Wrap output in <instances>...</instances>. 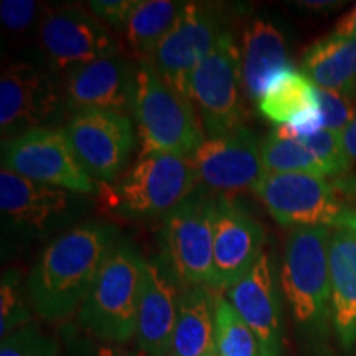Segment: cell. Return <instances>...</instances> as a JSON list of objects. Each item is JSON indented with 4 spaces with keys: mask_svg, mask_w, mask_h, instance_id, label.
<instances>
[{
    "mask_svg": "<svg viewBox=\"0 0 356 356\" xmlns=\"http://www.w3.org/2000/svg\"><path fill=\"white\" fill-rule=\"evenodd\" d=\"M115 234L114 226L89 221L43 249L29 279L30 300L40 317L60 320L79 310L115 246Z\"/></svg>",
    "mask_w": 356,
    "mask_h": 356,
    "instance_id": "6da1fadb",
    "label": "cell"
},
{
    "mask_svg": "<svg viewBox=\"0 0 356 356\" xmlns=\"http://www.w3.org/2000/svg\"><path fill=\"white\" fill-rule=\"evenodd\" d=\"M132 114L140 139V157L173 154L193 157L204 140V129L188 97L160 78L149 60L137 66Z\"/></svg>",
    "mask_w": 356,
    "mask_h": 356,
    "instance_id": "7a4b0ae2",
    "label": "cell"
},
{
    "mask_svg": "<svg viewBox=\"0 0 356 356\" xmlns=\"http://www.w3.org/2000/svg\"><path fill=\"white\" fill-rule=\"evenodd\" d=\"M330 228H297L289 234L280 286L292 317L310 335L327 332L330 312Z\"/></svg>",
    "mask_w": 356,
    "mask_h": 356,
    "instance_id": "3957f363",
    "label": "cell"
},
{
    "mask_svg": "<svg viewBox=\"0 0 356 356\" xmlns=\"http://www.w3.org/2000/svg\"><path fill=\"white\" fill-rule=\"evenodd\" d=\"M145 264L131 244H115L79 307V322L86 330L114 343L136 337Z\"/></svg>",
    "mask_w": 356,
    "mask_h": 356,
    "instance_id": "277c9868",
    "label": "cell"
},
{
    "mask_svg": "<svg viewBox=\"0 0 356 356\" xmlns=\"http://www.w3.org/2000/svg\"><path fill=\"white\" fill-rule=\"evenodd\" d=\"M191 157L173 154L142 155L113 191L111 207L124 216H157L175 210L198 190Z\"/></svg>",
    "mask_w": 356,
    "mask_h": 356,
    "instance_id": "5b68a950",
    "label": "cell"
},
{
    "mask_svg": "<svg viewBox=\"0 0 356 356\" xmlns=\"http://www.w3.org/2000/svg\"><path fill=\"white\" fill-rule=\"evenodd\" d=\"M241 51L229 32L195 68L188 83V97L197 106L208 137H220L241 129L244 121Z\"/></svg>",
    "mask_w": 356,
    "mask_h": 356,
    "instance_id": "8992f818",
    "label": "cell"
},
{
    "mask_svg": "<svg viewBox=\"0 0 356 356\" xmlns=\"http://www.w3.org/2000/svg\"><path fill=\"white\" fill-rule=\"evenodd\" d=\"M216 197L198 188L165 218V264L186 287H211Z\"/></svg>",
    "mask_w": 356,
    "mask_h": 356,
    "instance_id": "52a82bcc",
    "label": "cell"
},
{
    "mask_svg": "<svg viewBox=\"0 0 356 356\" xmlns=\"http://www.w3.org/2000/svg\"><path fill=\"white\" fill-rule=\"evenodd\" d=\"M2 168L74 193L97 190L95 178L79 163L63 129L42 127L2 140Z\"/></svg>",
    "mask_w": 356,
    "mask_h": 356,
    "instance_id": "ba28073f",
    "label": "cell"
},
{
    "mask_svg": "<svg viewBox=\"0 0 356 356\" xmlns=\"http://www.w3.org/2000/svg\"><path fill=\"white\" fill-rule=\"evenodd\" d=\"M252 191L284 228H335L348 210L333 184L310 173H266Z\"/></svg>",
    "mask_w": 356,
    "mask_h": 356,
    "instance_id": "9c48e42d",
    "label": "cell"
},
{
    "mask_svg": "<svg viewBox=\"0 0 356 356\" xmlns=\"http://www.w3.org/2000/svg\"><path fill=\"white\" fill-rule=\"evenodd\" d=\"M38 43L53 70L70 73L121 53V43L108 25L84 8L73 6L44 13L40 22Z\"/></svg>",
    "mask_w": 356,
    "mask_h": 356,
    "instance_id": "30bf717a",
    "label": "cell"
},
{
    "mask_svg": "<svg viewBox=\"0 0 356 356\" xmlns=\"http://www.w3.org/2000/svg\"><path fill=\"white\" fill-rule=\"evenodd\" d=\"M225 32L216 7L186 2L149 61L168 86L188 97L191 73L210 55Z\"/></svg>",
    "mask_w": 356,
    "mask_h": 356,
    "instance_id": "8fae6325",
    "label": "cell"
},
{
    "mask_svg": "<svg viewBox=\"0 0 356 356\" xmlns=\"http://www.w3.org/2000/svg\"><path fill=\"white\" fill-rule=\"evenodd\" d=\"M63 131L84 170L99 181H113L136 145L131 118L118 111H78Z\"/></svg>",
    "mask_w": 356,
    "mask_h": 356,
    "instance_id": "7c38bea8",
    "label": "cell"
},
{
    "mask_svg": "<svg viewBox=\"0 0 356 356\" xmlns=\"http://www.w3.org/2000/svg\"><path fill=\"white\" fill-rule=\"evenodd\" d=\"M266 231L241 203L229 195L216 197L213 291H229L264 252Z\"/></svg>",
    "mask_w": 356,
    "mask_h": 356,
    "instance_id": "4fadbf2b",
    "label": "cell"
},
{
    "mask_svg": "<svg viewBox=\"0 0 356 356\" xmlns=\"http://www.w3.org/2000/svg\"><path fill=\"white\" fill-rule=\"evenodd\" d=\"M200 185L221 195L252 190L266 175L261 145L249 129L208 137L191 157Z\"/></svg>",
    "mask_w": 356,
    "mask_h": 356,
    "instance_id": "5bb4252c",
    "label": "cell"
},
{
    "mask_svg": "<svg viewBox=\"0 0 356 356\" xmlns=\"http://www.w3.org/2000/svg\"><path fill=\"white\" fill-rule=\"evenodd\" d=\"M60 92L51 73L30 63L7 66L0 81V129L3 140L42 129L56 114Z\"/></svg>",
    "mask_w": 356,
    "mask_h": 356,
    "instance_id": "9a60e30c",
    "label": "cell"
},
{
    "mask_svg": "<svg viewBox=\"0 0 356 356\" xmlns=\"http://www.w3.org/2000/svg\"><path fill=\"white\" fill-rule=\"evenodd\" d=\"M226 293L231 305L256 335L261 345V356H280V299L269 252H262L252 269Z\"/></svg>",
    "mask_w": 356,
    "mask_h": 356,
    "instance_id": "2e32d148",
    "label": "cell"
},
{
    "mask_svg": "<svg viewBox=\"0 0 356 356\" xmlns=\"http://www.w3.org/2000/svg\"><path fill=\"white\" fill-rule=\"evenodd\" d=\"M175 275L162 261H147L136 338L140 356H170L178 314Z\"/></svg>",
    "mask_w": 356,
    "mask_h": 356,
    "instance_id": "e0dca14e",
    "label": "cell"
},
{
    "mask_svg": "<svg viewBox=\"0 0 356 356\" xmlns=\"http://www.w3.org/2000/svg\"><path fill=\"white\" fill-rule=\"evenodd\" d=\"M137 68L121 56L102 58L70 73L66 104L74 113L86 109H132Z\"/></svg>",
    "mask_w": 356,
    "mask_h": 356,
    "instance_id": "ac0fdd59",
    "label": "cell"
},
{
    "mask_svg": "<svg viewBox=\"0 0 356 356\" xmlns=\"http://www.w3.org/2000/svg\"><path fill=\"white\" fill-rule=\"evenodd\" d=\"M71 204V191L32 181L7 168L0 172V207L13 225L44 231L63 218Z\"/></svg>",
    "mask_w": 356,
    "mask_h": 356,
    "instance_id": "d6986e66",
    "label": "cell"
},
{
    "mask_svg": "<svg viewBox=\"0 0 356 356\" xmlns=\"http://www.w3.org/2000/svg\"><path fill=\"white\" fill-rule=\"evenodd\" d=\"M332 327L343 348L356 345V231L335 226L330 239Z\"/></svg>",
    "mask_w": 356,
    "mask_h": 356,
    "instance_id": "ffe728a7",
    "label": "cell"
},
{
    "mask_svg": "<svg viewBox=\"0 0 356 356\" xmlns=\"http://www.w3.org/2000/svg\"><path fill=\"white\" fill-rule=\"evenodd\" d=\"M291 68L284 33L273 22L256 19L246 26L241 44V71L249 101L264 97L279 74Z\"/></svg>",
    "mask_w": 356,
    "mask_h": 356,
    "instance_id": "44dd1931",
    "label": "cell"
},
{
    "mask_svg": "<svg viewBox=\"0 0 356 356\" xmlns=\"http://www.w3.org/2000/svg\"><path fill=\"white\" fill-rule=\"evenodd\" d=\"M302 71L317 88L355 95L356 38L328 35L305 51Z\"/></svg>",
    "mask_w": 356,
    "mask_h": 356,
    "instance_id": "7402d4cb",
    "label": "cell"
},
{
    "mask_svg": "<svg viewBox=\"0 0 356 356\" xmlns=\"http://www.w3.org/2000/svg\"><path fill=\"white\" fill-rule=\"evenodd\" d=\"M215 351L213 293L204 286L185 287L178 300L170 356H207Z\"/></svg>",
    "mask_w": 356,
    "mask_h": 356,
    "instance_id": "603a6c76",
    "label": "cell"
},
{
    "mask_svg": "<svg viewBox=\"0 0 356 356\" xmlns=\"http://www.w3.org/2000/svg\"><path fill=\"white\" fill-rule=\"evenodd\" d=\"M317 86L304 71L289 68L270 84L259 101V111L266 119L286 126L307 111L318 108Z\"/></svg>",
    "mask_w": 356,
    "mask_h": 356,
    "instance_id": "cb8c5ba5",
    "label": "cell"
},
{
    "mask_svg": "<svg viewBox=\"0 0 356 356\" xmlns=\"http://www.w3.org/2000/svg\"><path fill=\"white\" fill-rule=\"evenodd\" d=\"M185 3L170 0H139L129 17L126 37L140 60H150L167 37Z\"/></svg>",
    "mask_w": 356,
    "mask_h": 356,
    "instance_id": "d4e9b609",
    "label": "cell"
},
{
    "mask_svg": "<svg viewBox=\"0 0 356 356\" xmlns=\"http://www.w3.org/2000/svg\"><path fill=\"white\" fill-rule=\"evenodd\" d=\"M215 351L218 356H261V345L231 302L213 293Z\"/></svg>",
    "mask_w": 356,
    "mask_h": 356,
    "instance_id": "484cf974",
    "label": "cell"
},
{
    "mask_svg": "<svg viewBox=\"0 0 356 356\" xmlns=\"http://www.w3.org/2000/svg\"><path fill=\"white\" fill-rule=\"evenodd\" d=\"M261 159L266 173H310L325 177L318 160L299 140L284 139L273 132L261 144Z\"/></svg>",
    "mask_w": 356,
    "mask_h": 356,
    "instance_id": "4316f807",
    "label": "cell"
},
{
    "mask_svg": "<svg viewBox=\"0 0 356 356\" xmlns=\"http://www.w3.org/2000/svg\"><path fill=\"white\" fill-rule=\"evenodd\" d=\"M302 145L310 150L312 155L318 160L325 175L340 177L350 170L351 160L346 155L343 144H341V134L320 129V131L310 134V136L299 137Z\"/></svg>",
    "mask_w": 356,
    "mask_h": 356,
    "instance_id": "83f0119b",
    "label": "cell"
},
{
    "mask_svg": "<svg viewBox=\"0 0 356 356\" xmlns=\"http://www.w3.org/2000/svg\"><path fill=\"white\" fill-rule=\"evenodd\" d=\"M317 97L323 115V129L343 132L356 115L355 95L317 88Z\"/></svg>",
    "mask_w": 356,
    "mask_h": 356,
    "instance_id": "f1b7e54d",
    "label": "cell"
},
{
    "mask_svg": "<svg viewBox=\"0 0 356 356\" xmlns=\"http://www.w3.org/2000/svg\"><path fill=\"white\" fill-rule=\"evenodd\" d=\"M29 318L24 302L20 299V293L17 291V280L12 274H6L2 279L0 287V332L2 340L10 335L15 327H19Z\"/></svg>",
    "mask_w": 356,
    "mask_h": 356,
    "instance_id": "f546056e",
    "label": "cell"
},
{
    "mask_svg": "<svg viewBox=\"0 0 356 356\" xmlns=\"http://www.w3.org/2000/svg\"><path fill=\"white\" fill-rule=\"evenodd\" d=\"M47 343L32 327L22 328L20 332L8 335L2 340L0 356H44Z\"/></svg>",
    "mask_w": 356,
    "mask_h": 356,
    "instance_id": "4dcf8cb0",
    "label": "cell"
},
{
    "mask_svg": "<svg viewBox=\"0 0 356 356\" xmlns=\"http://www.w3.org/2000/svg\"><path fill=\"white\" fill-rule=\"evenodd\" d=\"M136 3L137 0H96V2H89L88 8L104 25L111 29L126 30L129 17Z\"/></svg>",
    "mask_w": 356,
    "mask_h": 356,
    "instance_id": "1f68e13d",
    "label": "cell"
},
{
    "mask_svg": "<svg viewBox=\"0 0 356 356\" xmlns=\"http://www.w3.org/2000/svg\"><path fill=\"white\" fill-rule=\"evenodd\" d=\"M37 3L32 0H3L0 3V19L12 32H24L33 24Z\"/></svg>",
    "mask_w": 356,
    "mask_h": 356,
    "instance_id": "d6a6232c",
    "label": "cell"
},
{
    "mask_svg": "<svg viewBox=\"0 0 356 356\" xmlns=\"http://www.w3.org/2000/svg\"><path fill=\"white\" fill-rule=\"evenodd\" d=\"M333 33L340 35V37L356 38V6L351 8L346 15H343L340 20H338Z\"/></svg>",
    "mask_w": 356,
    "mask_h": 356,
    "instance_id": "836d02e7",
    "label": "cell"
},
{
    "mask_svg": "<svg viewBox=\"0 0 356 356\" xmlns=\"http://www.w3.org/2000/svg\"><path fill=\"white\" fill-rule=\"evenodd\" d=\"M341 144H343L345 152L351 162H356V115L341 132Z\"/></svg>",
    "mask_w": 356,
    "mask_h": 356,
    "instance_id": "e575fe53",
    "label": "cell"
},
{
    "mask_svg": "<svg viewBox=\"0 0 356 356\" xmlns=\"http://www.w3.org/2000/svg\"><path fill=\"white\" fill-rule=\"evenodd\" d=\"M340 225H346L356 231V208H350V210H346L343 215H341L340 221H338L337 226H340Z\"/></svg>",
    "mask_w": 356,
    "mask_h": 356,
    "instance_id": "d590c367",
    "label": "cell"
},
{
    "mask_svg": "<svg viewBox=\"0 0 356 356\" xmlns=\"http://www.w3.org/2000/svg\"><path fill=\"white\" fill-rule=\"evenodd\" d=\"M300 6H305L310 10H328V8H337L341 6L340 2H302Z\"/></svg>",
    "mask_w": 356,
    "mask_h": 356,
    "instance_id": "8d00e7d4",
    "label": "cell"
},
{
    "mask_svg": "<svg viewBox=\"0 0 356 356\" xmlns=\"http://www.w3.org/2000/svg\"><path fill=\"white\" fill-rule=\"evenodd\" d=\"M207 356H218V355H216V351H211V353H208Z\"/></svg>",
    "mask_w": 356,
    "mask_h": 356,
    "instance_id": "74e56055",
    "label": "cell"
},
{
    "mask_svg": "<svg viewBox=\"0 0 356 356\" xmlns=\"http://www.w3.org/2000/svg\"><path fill=\"white\" fill-rule=\"evenodd\" d=\"M44 356H47V355H44Z\"/></svg>",
    "mask_w": 356,
    "mask_h": 356,
    "instance_id": "f35d334b",
    "label": "cell"
},
{
    "mask_svg": "<svg viewBox=\"0 0 356 356\" xmlns=\"http://www.w3.org/2000/svg\"><path fill=\"white\" fill-rule=\"evenodd\" d=\"M139 356H140V355H139Z\"/></svg>",
    "mask_w": 356,
    "mask_h": 356,
    "instance_id": "ab89813d",
    "label": "cell"
}]
</instances>
